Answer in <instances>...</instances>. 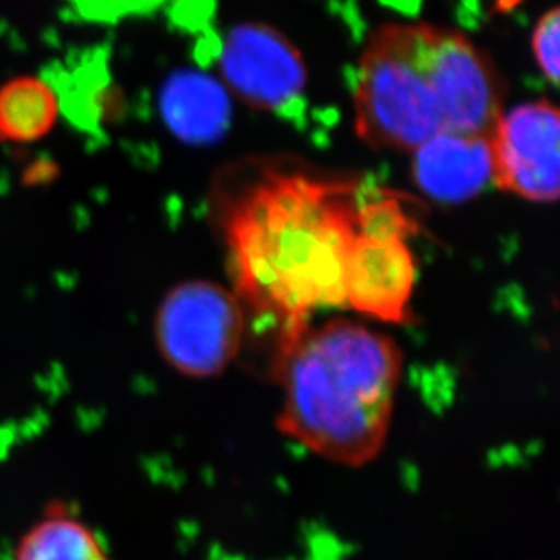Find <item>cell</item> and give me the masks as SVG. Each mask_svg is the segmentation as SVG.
<instances>
[{
    "instance_id": "cell-11",
    "label": "cell",
    "mask_w": 560,
    "mask_h": 560,
    "mask_svg": "<svg viewBox=\"0 0 560 560\" xmlns=\"http://www.w3.org/2000/svg\"><path fill=\"white\" fill-rule=\"evenodd\" d=\"M59 117L54 88L35 77H19L0 88V140L35 142L46 137Z\"/></svg>"
},
{
    "instance_id": "cell-1",
    "label": "cell",
    "mask_w": 560,
    "mask_h": 560,
    "mask_svg": "<svg viewBox=\"0 0 560 560\" xmlns=\"http://www.w3.org/2000/svg\"><path fill=\"white\" fill-rule=\"evenodd\" d=\"M355 180L300 167L256 164L217 189L234 296L280 336L308 325L312 312L345 305V265L360 234Z\"/></svg>"
},
{
    "instance_id": "cell-10",
    "label": "cell",
    "mask_w": 560,
    "mask_h": 560,
    "mask_svg": "<svg viewBox=\"0 0 560 560\" xmlns=\"http://www.w3.org/2000/svg\"><path fill=\"white\" fill-rule=\"evenodd\" d=\"M15 560H109L98 535L63 506L49 508L22 535Z\"/></svg>"
},
{
    "instance_id": "cell-13",
    "label": "cell",
    "mask_w": 560,
    "mask_h": 560,
    "mask_svg": "<svg viewBox=\"0 0 560 560\" xmlns=\"http://www.w3.org/2000/svg\"><path fill=\"white\" fill-rule=\"evenodd\" d=\"M560 13L557 8L546 11L535 26L532 46H534L535 59L539 63L542 73L550 79L551 84H559V32Z\"/></svg>"
},
{
    "instance_id": "cell-12",
    "label": "cell",
    "mask_w": 560,
    "mask_h": 560,
    "mask_svg": "<svg viewBox=\"0 0 560 560\" xmlns=\"http://www.w3.org/2000/svg\"><path fill=\"white\" fill-rule=\"evenodd\" d=\"M358 222L360 234L375 238L407 240L418 233V220L408 211L407 201L390 192L374 195L371 200L361 198Z\"/></svg>"
},
{
    "instance_id": "cell-3",
    "label": "cell",
    "mask_w": 560,
    "mask_h": 560,
    "mask_svg": "<svg viewBox=\"0 0 560 560\" xmlns=\"http://www.w3.org/2000/svg\"><path fill=\"white\" fill-rule=\"evenodd\" d=\"M278 427L323 459L363 466L385 446L397 386L399 345L360 323L332 319L281 336Z\"/></svg>"
},
{
    "instance_id": "cell-7",
    "label": "cell",
    "mask_w": 560,
    "mask_h": 560,
    "mask_svg": "<svg viewBox=\"0 0 560 560\" xmlns=\"http://www.w3.org/2000/svg\"><path fill=\"white\" fill-rule=\"evenodd\" d=\"M416 259L407 242L358 234L345 265V305L386 323H407Z\"/></svg>"
},
{
    "instance_id": "cell-8",
    "label": "cell",
    "mask_w": 560,
    "mask_h": 560,
    "mask_svg": "<svg viewBox=\"0 0 560 560\" xmlns=\"http://www.w3.org/2000/svg\"><path fill=\"white\" fill-rule=\"evenodd\" d=\"M413 180L424 195L460 203L493 178L492 135H438L416 149Z\"/></svg>"
},
{
    "instance_id": "cell-5",
    "label": "cell",
    "mask_w": 560,
    "mask_h": 560,
    "mask_svg": "<svg viewBox=\"0 0 560 560\" xmlns=\"http://www.w3.org/2000/svg\"><path fill=\"white\" fill-rule=\"evenodd\" d=\"M559 112L528 102L499 118L492 132L493 180L529 201H556L560 176Z\"/></svg>"
},
{
    "instance_id": "cell-6",
    "label": "cell",
    "mask_w": 560,
    "mask_h": 560,
    "mask_svg": "<svg viewBox=\"0 0 560 560\" xmlns=\"http://www.w3.org/2000/svg\"><path fill=\"white\" fill-rule=\"evenodd\" d=\"M220 71L233 93L261 112L283 109L307 85L302 54L285 35L265 24H242L229 32Z\"/></svg>"
},
{
    "instance_id": "cell-9",
    "label": "cell",
    "mask_w": 560,
    "mask_h": 560,
    "mask_svg": "<svg viewBox=\"0 0 560 560\" xmlns=\"http://www.w3.org/2000/svg\"><path fill=\"white\" fill-rule=\"evenodd\" d=\"M160 112L176 137L195 145L222 140L233 115L225 88L200 71L171 74L160 93Z\"/></svg>"
},
{
    "instance_id": "cell-4",
    "label": "cell",
    "mask_w": 560,
    "mask_h": 560,
    "mask_svg": "<svg viewBox=\"0 0 560 560\" xmlns=\"http://www.w3.org/2000/svg\"><path fill=\"white\" fill-rule=\"evenodd\" d=\"M244 334L238 298L211 281L175 287L154 322L160 354L176 372L196 380L222 374L236 360Z\"/></svg>"
},
{
    "instance_id": "cell-2",
    "label": "cell",
    "mask_w": 560,
    "mask_h": 560,
    "mask_svg": "<svg viewBox=\"0 0 560 560\" xmlns=\"http://www.w3.org/2000/svg\"><path fill=\"white\" fill-rule=\"evenodd\" d=\"M504 85L463 33L390 24L372 35L355 84V129L375 149L416 151L438 135H492Z\"/></svg>"
}]
</instances>
